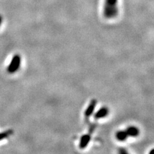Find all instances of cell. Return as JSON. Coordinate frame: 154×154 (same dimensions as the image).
<instances>
[{
    "label": "cell",
    "instance_id": "obj_4",
    "mask_svg": "<svg viewBox=\"0 0 154 154\" xmlns=\"http://www.w3.org/2000/svg\"><path fill=\"white\" fill-rule=\"evenodd\" d=\"M91 135H92V134L89 132L88 134H86L81 137L79 144L80 148L81 149H84L88 146V144L91 139Z\"/></svg>",
    "mask_w": 154,
    "mask_h": 154
},
{
    "label": "cell",
    "instance_id": "obj_2",
    "mask_svg": "<svg viewBox=\"0 0 154 154\" xmlns=\"http://www.w3.org/2000/svg\"><path fill=\"white\" fill-rule=\"evenodd\" d=\"M21 64V56L16 54L14 55L12 57V59L10 62L9 65L7 67V71L10 74H14L16 73V72L20 68V66Z\"/></svg>",
    "mask_w": 154,
    "mask_h": 154
},
{
    "label": "cell",
    "instance_id": "obj_6",
    "mask_svg": "<svg viewBox=\"0 0 154 154\" xmlns=\"http://www.w3.org/2000/svg\"><path fill=\"white\" fill-rule=\"evenodd\" d=\"M125 131H126L128 137H136L139 135V130L137 127L135 126H130L127 127Z\"/></svg>",
    "mask_w": 154,
    "mask_h": 154
},
{
    "label": "cell",
    "instance_id": "obj_10",
    "mask_svg": "<svg viewBox=\"0 0 154 154\" xmlns=\"http://www.w3.org/2000/svg\"><path fill=\"white\" fill-rule=\"evenodd\" d=\"M150 153H151V154L153 153V154H154V149H152V150L150 152Z\"/></svg>",
    "mask_w": 154,
    "mask_h": 154
},
{
    "label": "cell",
    "instance_id": "obj_3",
    "mask_svg": "<svg viewBox=\"0 0 154 154\" xmlns=\"http://www.w3.org/2000/svg\"><path fill=\"white\" fill-rule=\"evenodd\" d=\"M96 103H97V102H96V100H91V102H90L89 105H88V108L86 109L85 111V119L86 122H89V118L90 117L92 116V114H93L94 110L95 109L96 107Z\"/></svg>",
    "mask_w": 154,
    "mask_h": 154
},
{
    "label": "cell",
    "instance_id": "obj_5",
    "mask_svg": "<svg viewBox=\"0 0 154 154\" xmlns=\"http://www.w3.org/2000/svg\"><path fill=\"white\" fill-rule=\"evenodd\" d=\"M109 112V110L107 107H102L100 109L98 110V111L95 113L94 114V119H102L105 118L106 116H107Z\"/></svg>",
    "mask_w": 154,
    "mask_h": 154
},
{
    "label": "cell",
    "instance_id": "obj_7",
    "mask_svg": "<svg viewBox=\"0 0 154 154\" xmlns=\"http://www.w3.org/2000/svg\"><path fill=\"white\" fill-rule=\"evenodd\" d=\"M128 136L125 131H119L116 134V138L119 141H125L128 139Z\"/></svg>",
    "mask_w": 154,
    "mask_h": 154
},
{
    "label": "cell",
    "instance_id": "obj_1",
    "mask_svg": "<svg viewBox=\"0 0 154 154\" xmlns=\"http://www.w3.org/2000/svg\"><path fill=\"white\" fill-rule=\"evenodd\" d=\"M118 0H105L103 7V16L105 18L114 19L119 12Z\"/></svg>",
    "mask_w": 154,
    "mask_h": 154
},
{
    "label": "cell",
    "instance_id": "obj_8",
    "mask_svg": "<svg viewBox=\"0 0 154 154\" xmlns=\"http://www.w3.org/2000/svg\"><path fill=\"white\" fill-rule=\"evenodd\" d=\"M13 134H14V131L12 129H8V130H7V131L0 132V141L9 137L10 136H11Z\"/></svg>",
    "mask_w": 154,
    "mask_h": 154
},
{
    "label": "cell",
    "instance_id": "obj_9",
    "mask_svg": "<svg viewBox=\"0 0 154 154\" xmlns=\"http://www.w3.org/2000/svg\"><path fill=\"white\" fill-rule=\"evenodd\" d=\"M2 20H3V19H2V16L0 15V26H1V25H2Z\"/></svg>",
    "mask_w": 154,
    "mask_h": 154
}]
</instances>
